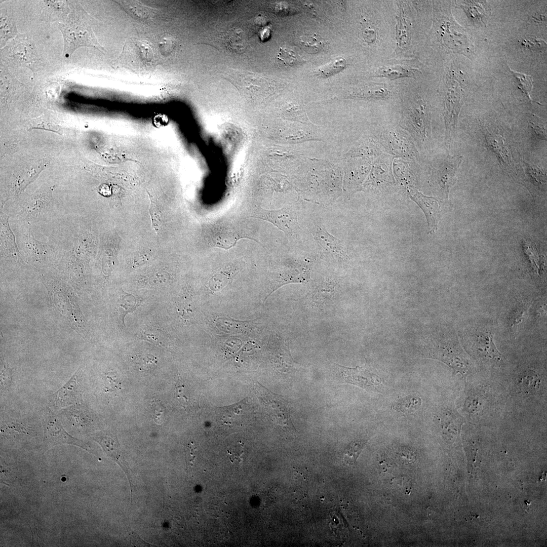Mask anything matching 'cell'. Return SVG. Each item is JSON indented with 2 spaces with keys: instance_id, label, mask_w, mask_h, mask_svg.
I'll return each mask as SVG.
<instances>
[{
  "instance_id": "cell-1",
  "label": "cell",
  "mask_w": 547,
  "mask_h": 547,
  "mask_svg": "<svg viewBox=\"0 0 547 547\" xmlns=\"http://www.w3.org/2000/svg\"><path fill=\"white\" fill-rule=\"evenodd\" d=\"M41 280L51 302L76 331L86 336L85 320L70 286L60 278L52 275H42Z\"/></svg>"
},
{
  "instance_id": "cell-2",
  "label": "cell",
  "mask_w": 547,
  "mask_h": 547,
  "mask_svg": "<svg viewBox=\"0 0 547 547\" xmlns=\"http://www.w3.org/2000/svg\"><path fill=\"white\" fill-rule=\"evenodd\" d=\"M399 127L412 138L417 148L426 149L432 139L431 115L425 100L420 97L409 102L402 113Z\"/></svg>"
},
{
  "instance_id": "cell-3",
  "label": "cell",
  "mask_w": 547,
  "mask_h": 547,
  "mask_svg": "<svg viewBox=\"0 0 547 547\" xmlns=\"http://www.w3.org/2000/svg\"><path fill=\"white\" fill-rule=\"evenodd\" d=\"M80 7L74 9L63 21L58 23L64 42L63 54L65 58L71 56L79 47L89 46L102 51L103 48L98 43L91 28L84 20Z\"/></svg>"
},
{
  "instance_id": "cell-4",
  "label": "cell",
  "mask_w": 547,
  "mask_h": 547,
  "mask_svg": "<svg viewBox=\"0 0 547 547\" xmlns=\"http://www.w3.org/2000/svg\"><path fill=\"white\" fill-rule=\"evenodd\" d=\"M378 141L386 151L394 158L413 161L417 160V147L411 136L400 127H390L381 131Z\"/></svg>"
},
{
  "instance_id": "cell-5",
  "label": "cell",
  "mask_w": 547,
  "mask_h": 547,
  "mask_svg": "<svg viewBox=\"0 0 547 547\" xmlns=\"http://www.w3.org/2000/svg\"><path fill=\"white\" fill-rule=\"evenodd\" d=\"M257 392L264 408L272 421L291 433H296L290 416L287 403L280 396L272 393L259 384Z\"/></svg>"
},
{
  "instance_id": "cell-6",
  "label": "cell",
  "mask_w": 547,
  "mask_h": 547,
  "mask_svg": "<svg viewBox=\"0 0 547 547\" xmlns=\"http://www.w3.org/2000/svg\"><path fill=\"white\" fill-rule=\"evenodd\" d=\"M255 218L272 223L286 236L297 237L300 228L296 205H290L278 210L258 209Z\"/></svg>"
},
{
  "instance_id": "cell-7",
  "label": "cell",
  "mask_w": 547,
  "mask_h": 547,
  "mask_svg": "<svg viewBox=\"0 0 547 547\" xmlns=\"http://www.w3.org/2000/svg\"><path fill=\"white\" fill-rule=\"evenodd\" d=\"M338 377L341 382L359 386L365 390L381 393L383 388L382 379L378 375L361 367L354 368L335 364Z\"/></svg>"
},
{
  "instance_id": "cell-8",
  "label": "cell",
  "mask_w": 547,
  "mask_h": 547,
  "mask_svg": "<svg viewBox=\"0 0 547 547\" xmlns=\"http://www.w3.org/2000/svg\"><path fill=\"white\" fill-rule=\"evenodd\" d=\"M373 161L362 159H347L344 167L342 190L349 197L363 189Z\"/></svg>"
},
{
  "instance_id": "cell-9",
  "label": "cell",
  "mask_w": 547,
  "mask_h": 547,
  "mask_svg": "<svg viewBox=\"0 0 547 547\" xmlns=\"http://www.w3.org/2000/svg\"><path fill=\"white\" fill-rule=\"evenodd\" d=\"M308 228L323 255L336 261H345L348 256L342 241L331 234L324 226L315 221Z\"/></svg>"
},
{
  "instance_id": "cell-10",
  "label": "cell",
  "mask_w": 547,
  "mask_h": 547,
  "mask_svg": "<svg viewBox=\"0 0 547 547\" xmlns=\"http://www.w3.org/2000/svg\"><path fill=\"white\" fill-rule=\"evenodd\" d=\"M434 351L433 357L443 361L461 373L471 371L470 362L457 338L439 343Z\"/></svg>"
},
{
  "instance_id": "cell-11",
  "label": "cell",
  "mask_w": 547,
  "mask_h": 547,
  "mask_svg": "<svg viewBox=\"0 0 547 547\" xmlns=\"http://www.w3.org/2000/svg\"><path fill=\"white\" fill-rule=\"evenodd\" d=\"M44 446L46 448L61 444H69L90 451V446L85 442L70 435L54 416L47 415L44 417Z\"/></svg>"
},
{
  "instance_id": "cell-12",
  "label": "cell",
  "mask_w": 547,
  "mask_h": 547,
  "mask_svg": "<svg viewBox=\"0 0 547 547\" xmlns=\"http://www.w3.org/2000/svg\"><path fill=\"white\" fill-rule=\"evenodd\" d=\"M309 263L306 259L292 260L283 268L272 274L271 290L269 296L280 287L293 283H303L309 279Z\"/></svg>"
},
{
  "instance_id": "cell-13",
  "label": "cell",
  "mask_w": 547,
  "mask_h": 547,
  "mask_svg": "<svg viewBox=\"0 0 547 547\" xmlns=\"http://www.w3.org/2000/svg\"><path fill=\"white\" fill-rule=\"evenodd\" d=\"M494 334L488 330H476L467 336V343L473 353L480 359L493 363L502 360L494 343Z\"/></svg>"
},
{
  "instance_id": "cell-14",
  "label": "cell",
  "mask_w": 547,
  "mask_h": 547,
  "mask_svg": "<svg viewBox=\"0 0 547 547\" xmlns=\"http://www.w3.org/2000/svg\"><path fill=\"white\" fill-rule=\"evenodd\" d=\"M394 159L393 156L387 153H384L375 159L363 189H377L393 183L394 181L392 170Z\"/></svg>"
},
{
  "instance_id": "cell-15",
  "label": "cell",
  "mask_w": 547,
  "mask_h": 547,
  "mask_svg": "<svg viewBox=\"0 0 547 547\" xmlns=\"http://www.w3.org/2000/svg\"><path fill=\"white\" fill-rule=\"evenodd\" d=\"M460 91L455 85H447L444 93V119L446 140L450 141L455 134L460 108Z\"/></svg>"
},
{
  "instance_id": "cell-16",
  "label": "cell",
  "mask_w": 547,
  "mask_h": 547,
  "mask_svg": "<svg viewBox=\"0 0 547 547\" xmlns=\"http://www.w3.org/2000/svg\"><path fill=\"white\" fill-rule=\"evenodd\" d=\"M461 162V157L448 156L437 161L433 174L440 187L448 193L455 180V175Z\"/></svg>"
},
{
  "instance_id": "cell-17",
  "label": "cell",
  "mask_w": 547,
  "mask_h": 547,
  "mask_svg": "<svg viewBox=\"0 0 547 547\" xmlns=\"http://www.w3.org/2000/svg\"><path fill=\"white\" fill-rule=\"evenodd\" d=\"M92 438L99 443L107 455L121 466L127 476L131 488H132L128 463L124 457L115 433L101 432L93 436Z\"/></svg>"
},
{
  "instance_id": "cell-18",
  "label": "cell",
  "mask_w": 547,
  "mask_h": 547,
  "mask_svg": "<svg viewBox=\"0 0 547 547\" xmlns=\"http://www.w3.org/2000/svg\"><path fill=\"white\" fill-rule=\"evenodd\" d=\"M1 260L22 262L15 236L9 223V217L1 210Z\"/></svg>"
},
{
  "instance_id": "cell-19",
  "label": "cell",
  "mask_w": 547,
  "mask_h": 547,
  "mask_svg": "<svg viewBox=\"0 0 547 547\" xmlns=\"http://www.w3.org/2000/svg\"><path fill=\"white\" fill-rule=\"evenodd\" d=\"M23 250L26 260L32 264L44 263L55 253L54 249L50 245L34 238L30 227L24 237Z\"/></svg>"
},
{
  "instance_id": "cell-20",
  "label": "cell",
  "mask_w": 547,
  "mask_h": 547,
  "mask_svg": "<svg viewBox=\"0 0 547 547\" xmlns=\"http://www.w3.org/2000/svg\"><path fill=\"white\" fill-rule=\"evenodd\" d=\"M78 372L79 370L51 397L50 403L54 409L57 410L80 402L81 394L77 382Z\"/></svg>"
},
{
  "instance_id": "cell-21",
  "label": "cell",
  "mask_w": 547,
  "mask_h": 547,
  "mask_svg": "<svg viewBox=\"0 0 547 547\" xmlns=\"http://www.w3.org/2000/svg\"><path fill=\"white\" fill-rule=\"evenodd\" d=\"M384 153H386L378 140L372 137H366L356 142L345 154V158L347 159L362 158L374 161Z\"/></svg>"
},
{
  "instance_id": "cell-22",
  "label": "cell",
  "mask_w": 547,
  "mask_h": 547,
  "mask_svg": "<svg viewBox=\"0 0 547 547\" xmlns=\"http://www.w3.org/2000/svg\"><path fill=\"white\" fill-rule=\"evenodd\" d=\"M409 193L411 199L424 211L429 230L433 231L436 230L440 215V207L437 200L433 197L423 194L416 189Z\"/></svg>"
},
{
  "instance_id": "cell-23",
  "label": "cell",
  "mask_w": 547,
  "mask_h": 547,
  "mask_svg": "<svg viewBox=\"0 0 547 547\" xmlns=\"http://www.w3.org/2000/svg\"><path fill=\"white\" fill-rule=\"evenodd\" d=\"M414 161L400 158H394L392 163L393 173L398 183L409 193L413 189Z\"/></svg>"
},
{
  "instance_id": "cell-24",
  "label": "cell",
  "mask_w": 547,
  "mask_h": 547,
  "mask_svg": "<svg viewBox=\"0 0 547 547\" xmlns=\"http://www.w3.org/2000/svg\"><path fill=\"white\" fill-rule=\"evenodd\" d=\"M483 1H461L460 7L462 8L467 17L477 24L484 25L486 23L490 10L486 7Z\"/></svg>"
},
{
  "instance_id": "cell-25",
  "label": "cell",
  "mask_w": 547,
  "mask_h": 547,
  "mask_svg": "<svg viewBox=\"0 0 547 547\" xmlns=\"http://www.w3.org/2000/svg\"><path fill=\"white\" fill-rule=\"evenodd\" d=\"M42 197L32 199L25 203L19 209V215L26 220H34L49 210V200L45 196Z\"/></svg>"
},
{
  "instance_id": "cell-26",
  "label": "cell",
  "mask_w": 547,
  "mask_h": 547,
  "mask_svg": "<svg viewBox=\"0 0 547 547\" xmlns=\"http://www.w3.org/2000/svg\"><path fill=\"white\" fill-rule=\"evenodd\" d=\"M142 301L143 299L141 297L127 293L121 290L120 297L117 304L121 321L124 326H125L124 320L126 315L129 312L135 310Z\"/></svg>"
},
{
  "instance_id": "cell-27",
  "label": "cell",
  "mask_w": 547,
  "mask_h": 547,
  "mask_svg": "<svg viewBox=\"0 0 547 547\" xmlns=\"http://www.w3.org/2000/svg\"><path fill=\"white\" fill-rule=\"evenodd\" d=\"M211 241L215 246L227 248L235 244L240 237L236 231L222 227H215L211 232Z\"/></svg>"
},
{
  "instance_id": "cell-28",
  "label": "cell",
  "mask_w": 547,
  "mask_h": 547,
  "mask_svg": "<svg viewBox=\"0 0 547 547\" xmlns=\"http://www.w3.org/2000/svg\"><path fill=\"white\" fill-rule=\"evenodd\" d=\"M389 90L383 85H373L363 87L350 95L353 98L383 99L389 95Z\"/></svg>"
},
{
  "instance_id": "cell-29",
  "label": "cell",
  "mask_w": 547,
  "mask_h": 547,
  "mask_svg": "<svg viewBox=\"0 0 547 547\" xmlns=\"http://www.w3.org/2000/svg\"><path fill=\"white\" fill-rule=\"evenodd\" d=\"M175 395L178 401L186 411H192L199 407L198 402L190 395L183 381L179 378L175 385Z\"/></svg>"
},
{
  "instance_id": "cell-30",
  "label": "cell",
  "mask_w": 547,
  "mask_h": 547,
  "mask_svg": "<svg viewBox=\"0 0 547 547\" xmlns=\"http://www.w3.org/2000/svg\"><path fill=\"white\" fill-rule=\"evenodd\" d=\"M396 37L397 46L400 49H404L407 46L410 38L408 26L405 20L403 8L402 7L398 9L397 16Z\"/></svg>"
},
{
  "instance_id": "cell-31",
  "label": "cell",
  "mask_w": 547,
  "mask_h": 547,
  "mask_svg": "<svg viewBox=\"0 0 547 547\" xmlns=\"http://www.w3.org/2000/svg\"><path fill=\"white\" fill-rule=\"evenodd\" d=\"M45 3L46 7L45 12L51 21H64L67 17L70 10L66 2L49 1H45Z\"/></svg>"
},
{
  "instance_id": "cell-32",
  "label": "cell",
  "mask_w": 547,
  "mask_h": 547,
  "mask_svg": "<svg viewBox=\"0 0 547 547\" xmlns=\"http://www.w3.org/2000/svg\"><path fill=\"white\" fill-rule=\"evenodd\" d=\"M346 59L340 56L333 59L330 62L320 67L315 71V75L322 78L332 76L344 69L346 66Z\"/></svg>"
},
{
  "instance_id": "cell-33",
  "label": "cell",
  "mask_w": 547,
  "mask_h": 547,
  "mask_svg": "<svg viewBox=\"0 0 547 547\" xmlns=\"http://www.w3.org/2000/svg\"><path fill=\"white\" fill-rule=\"evenodd\" d=\"M300 44L307 53H317L323 50L325 45L323 38L317 33H307L300 37Z\"/></svg>"
},
{
  "instance_id": "cell-34",
  "label": "cell",
  "mask_w": 547,
  "mask_h": 547,
  "mask_svg": "<svg viewBox=\"0 0 547 547\" xmlns=\"http://www.w3.org/2000/svg\"><path fill=\"white\" fill-rule=\"evenodd\" d=\"M414 72V69L403 65H395L381 68L377 76L395 80L404 77H413Z\"/></svg>"
},
{
  "instance_id": "cell-35",
  "label": "cell",
  "mask_w": 547,
  "mask_h": 547,
  "mask_svg": "<svg viewBox=\"0 0 547 547\" xmlns=\"http://www.w3.org/2000/svg\"><path fill=\"white\" fill-rule=\"evenodd\" d=\"M366 443L365 440H357L350 443L343 452L344 462L348 465L355 464Z\"/></svg>"
},
{
  "instance_id": "cell-36",
  "label": "cell",
  "mask_w": 547,
  "mask_h": 547,
  "mask_svg": "<svg viewBox=\"0 0 547 547\" xmlns=\"http://www.w3.org/2000/svg\"><path fill=\"white\" fill-rule=\"evenodd\" d=\"M527 307L522 301H518L513 309L509 318V326L513 333H516L518 327L522 323L526 312Z\"/></svg>"
},
{
  "instance_id": "cell-37",
  "label": "cell",
  "mask_w": 547,
  "mask_h": 547,
  "mask_svg": "<svg viewBox=\"0 0 547 547\" xmlns=\"http://www.w3.org/2000/svg\"><path fill=\"white\" fill-rule=\"evenodd\" d=\"M277 58L278 60L287 66H292L301 61L297 50L292 47H281Z\"/></svg>"
},
{
  "instance_id": "cell-38",
  "label": "cell",
  "mask_w": 547,
  "mask_h": 547,
  "mask_svg": "<svg viewBox=\"0 0 547 547\" xmlns=\"http://www.w3.org/2000/svg\"><path fill=\"white\" fill-rule=\"evenodd\" d=\"M421 404V400L420 398L416 396H409L396 402L393 407L397 411L410 413L418 409Z\"/></svg>"
},
{
  "instance_id": "cell-39",
  "label": "cell",
  "mask_w": 547,
  "mask_h": 547,
  "mask_svg": "<svg viewBox=\"0 0 547 547\" xmlns=\"http://www.w3.org/2000/svg\"><path fill=\"white\" fill-rule=\"evenodd\" d=\"M217 327L222 331L226 332L243 331L247 328L248 322L236 321L231 319L219 318L216 322Z\"/></svg>"
},
{
  "instance_id": "cell-40",
  "label": "cell",
  "mask_w": 547,
  "mask_h": 547,
  "mask_svg": "<svg viewBox=\"0 0 547 547\" xmlns=\"http://www.w3.org/2000/svg\"><path fill=\"white\" fill-rule=\"evenodd\" d=\"M150 200L149 213L152 220V225L157 232H158L162 225V213L160 206L157 200L148 192Z\"/></svg>"
},
{
  "instance_id": "cell-41",
  "label": "cell",
  "mask_w": 547,
  "mask_h": 547,
  "mask_svg": "<svg viewBox=\"0 0 547 547\" xmlns=\"http://www.w3.org/2000/svg\"><path fill=\"white\" fill-rule=\"evenodd\" d=\"M134 362L141 371L152 370L157 364L156 357L150 354H142L136 356Z\"/></svg>"
},
{
  "instance_id": "cell-42",
  "label": "cell",
  "mask_w": 547,
  "mask_h": 547,
  "mask_svg": "<svg viewBox=\"0 0 547 547\" xmlns=\"http://www.w3.org/2000/svg\"><path fill=\"white\" fill-rule=\"evenodd\" d=\"M286 111L287 115L291 119L303 124L310 123L305 111L300 105L292 103L287 107Z\"/></svg>"
},
{
  "instance_id": "cell-43",
  "label": "cell",
  "mask_w": 547,
  "mask_h": 547,
  "mask_svg": "<svg viewBox=\"0 0 547 547\" xmlns=\"http://www.w3.org/2000/svg\"><path fill=\"white\" fill-rule=\"evenodd\" d=\"M151 413L154 422L159 424L162 423L165 418V407L157 398L151 399Z\"/></svg>"
},
{
  "instance_id": "cell-44",
  "label": "cell",
  "mask_w": 547,
  "mask_h": 547,
  "mask_svg": "<svg viewBox=\"0 0 547 547\" xmlns=\"http://www.w3.org/2000/svg\"><path fill=\"white\" fill-rule=\"evenodd\" d=\"M104 387L107 392H117L121 390V382L115 374L112 373H108L105 374Z\"/></svg>"
},
{
  "instance_id": "cell-45",
  "label": "cell",
  "mask_w": 547,
  "mask_h": 547,
  "mask_svg": "<svg viewBox=\"0 0 547 547\" xmlns=\"http://www.w3.org/2000/svg\"><path fill=\"white\" fill-rule=\"evenodd\" d=\"M11 381V370L9 366L4 362H1V384L3 390L7 389Z\"/></svg>"
},
{
  "instance_id": "cell-46",
  "label": "cell",
  "mask_w": 547,
  "mask_h": 547,
  "mask_svg": "<svg viewBox=\"0 0 547 547\" xmlns=\"http://www.w3.org/2000/svg\"><path fill=\"white\" fill-rule=\"evenodd\" d=\"M516 80H517V82L520 84V87L522 90L525 92L526 95L528 96L529 91L531 90L532 88V81L531 78L529 76L512 71Z\"/></svg>"
},
{
  "instance_id": "cell-47",
  "label": "cell",
  "mask_w": 547,
  "mask_h": 547,
  "mask_svg": "<svg viewBox=\"0 0 547 547\" xmlns=\"http://www.w3.org/2000/svg\"><path fill=\"white\" fill-rule=\"evenodd\" d=\"M8 21L6 18L1 19V39L3 38V40L5 39L6 41L8 38L13 36L16 32L15 27L12 26L11 23Z\"/></svg>"
},
{
  "instance_id": "cell-48",
  "label": "cell",
  "mask_w": 547,
  "mask_h": 547,
  "mask_svg": "<svg viewBox=\"0 0 547 547\" xmlns=\"http://www.w3.org/2000/svg\"><path fill=\"white\" fill-rule=\"evenodd\" d=\"M363 36L364 40L366 42L372 43L376 40V33L374 29L371 28H367L364 30Z\"/></svg>"
}]
</instances>
